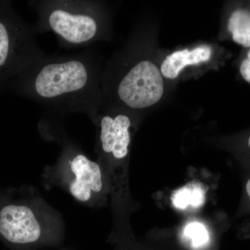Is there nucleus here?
Returning a JSON list of instances; mask_svg holds the SVG:
<instances>
[{
  "label": "nucleus",
  "mask_w": 250,
  "mask_h": 250,
  "mask_svg": "<svg viewBox=\"0 0 250 250\" xmlns=\"http://www.w3.org/2000/svg\"><path fill=\"white\" fill-rule=\"evenodd\" d=\"M240 72L243 79L250 83V50L248 52V57L241 62Z\"/></svg>",
  "instance_id": "nucleus-12"
},
{
  "label": "nucleus",
  "mask_w": 250,
  "mask_h": 250,
  "mask_svg": "<svg viewBox=\"0 0 250 250\" xmlns=\"http://www.w3.org/2000/svg\"><path fill=\"white\" fill-rule=\"evenodd\" d=\"M102 72V58L94 47L45 55L11 81L4 92L34 102L49 119L62 122L82 113L93 121L104 105Z\"/></svg>",
  "instance_id": "nucleus-1"
},
{
  "label": "nucleus",
  "mask_w": 250,
  "mask_h": 250,
  "mask_svg": "<svg viewBox=\"0 0 250 250\" xmlns=\"http://www.w3.org/2000/svg\"><path fill=\"white\" fill-rule=\"evenodd\" d=\"M246 192L247 197H248V199L250 200V179H248V182H246Z\"/></svg>",
  "instance_id": "nucleus-13"
},
{
  "label": "nucleus",
  "mask_w": 250,
  "mask_h": 250,
  "mask_svg": "<svg viewBox=\"0 0 250 250\" xmlns=\"http://www.w3.org/2000/svg\"><path fill=\"white\" fill-rule=\"evenodd\" d=\"M228 29L235 42L250 47V11L236 10L229 19Z\"/></svg>",
  "instance_id": "nucleus-9"
},
{
  "label": "nucleus",
  "mask_w": 250,
  "mask_h": 250,
  "mask_svg": "<svg viewBox=\"0 0 250 250\" xmlns=\"http://www.w3.org/2000/svg\"><path fill=\"white\" fill-rule=\"evenodd\" d=\"M211 55L212 49L207 45L177 51L167 56L162 62L161 75L168 80H174L186 67L208 62Z\"/></svg>",
  "instance_id": "nucleus-8"
},
{
  "label": "nucleus",
  "mask_w": 250,
  "mask_h": 250,
  "mask_svg": "<svg viewBox=\"0 0 250 250\" xmlns=\"http://www.w3.org/2000/svg\"><path fill=\"white\" fill-rule=\"evenodd\" d=\"M248 146H249V147L250 149V136L249 137V139H248Z\"/></svg>",
  "instance_id": "nucleus-15"
},
{
  "label": "nucleus",
  "mask_w": 250,
  "mask_h": 250,
  "mask_svg": "<svg viewBox=\"0 0 250 250\" xmlns=\"http://www.w3.org/2000/svg\"><path fill=\"white\" fill-rule=\"evenodd\" d=\"M39 129L45 139L61 146L55 164L44 169L42 177L45 185L61 188L86 207L95 208L103 205L108 182L98 161L91 160L70 137L62 122L42 118Z\"/></svg>",
  "instance_id": "nucleus-3"
},
{
  "label": "nucleus",
  "mask_w": 250,
  "mask_h": 250,
  "mask_svg": "<svg viewBox=\"0 0 250 250\" xmlns=\"http://www.w3.org/2000/svg\"><path fill=\"white\" fill-rule=\"evenodd\" d=\"M3 193V190H1V189H0V197H1V195H2Z\"/></svg>",
  "instance_id": "nucleus-16"
},
{
  "label": "nucleus",
  "mask_w": 250,
  "mask_h": 250,
  "mask_svg": "<svg viewBox=\"0 0 250 250\" xmlns=\"http://www.w3.org/2000/svg\"><path fill=\"white\" fill-rule=\"evenodd\" d=\"M92 123L96 127L94 151L106 179H116L129 156L132 119L129 113L104 106Z\"/></svg>",
  "instance_id": "nucleus-7"
},
{
  "label": "nucleus",
  "mask_w": 250,
  "mask_h": 250,
  "mask_svg": "<svg viewBox=\"0 0 250 250\" xmlns=\"http://www.w3.org/2000/svg\"><path fill=\"white\" fill-rule=\"evenodd\" d=\"M62 215L34 188L3 191L0 197V241L9 250H43L63 246Z\"/></svg>",
  "instance_id": "nucleus-2"
},
{
  "label": "nucleus",
  "mask_w": 250,
  "mask_h": 250,
  "mask_svg": "<svg viewBox=\"0 0 250 250\" xmlns=\"http://www.w3.org/2000/svg\"><path fill=\"white\" fill-rule=\"evenodd\" d=\"M33 26L14 11L12 1L0 0V93L27 67L45 55Z\"/></svg>",
  "instance_id": "nucleus-5"
},
{
  "label": "nucleus",
  "mask_w": 250,
  "mask_h": 250,
  "mask_svg": "<svg viewBox=\"0 0 250 250\" xmlns=\"http://www.w3.org/2000/svg\"><path fill=\"white\" fill-rule=\"evenodd\" d=\"M205 200V191L197 184H188L174 192L172 196V205L181 210L198 208L203 205Z\"/></svg>",
  "instance_id": "nucleus-10"
},
{
  "label": "nucleus",
  "mask_w": 250,
  "mask_h": 250,
  "mask_svg": "<svg viewBox=\"0 0 250 250\" xmlns=\"http://www.w3.org/2000/svg\"><path fill=\"white\" fill-rule=\"evenodd\" d=\"M184 236L193 250L203 249L210 242L208 230L203 224L199 222L188 224L184 229Z\"/></svg>",
  "instance_id": "nucleus-11"
},
{
  "label": "nucleus",
  "mask_w": 250,
  "mask_h": 250,
  "mask_svg": "<svg viewBox=\"0 0 250 250\" xmlns=\"http://www.w3.org/2000/svg\"><path fill=\"white\" fill-rule=\"evenodd\" d=\"M37 14L36 35L53 33L62 48L88 47L106 41L109 32L106 4L95 0H31Z\"/></svg>",
  "instance_id": "nucleus-4"
},
{
  "label": "nucleus",
  "mask_w": 250,
  "mask_h": 250,
  "mask_svg": "<svg viewBox=\"0 0 250 250\" xmlns=\"http://www.w3.org/2000/svg\"><path fill=\"white\" fill-rule=\"evenodd\" d=\"M72 250L69 249V248H65V247L62 246L61 248H54V249H47V250Z\"/></svg>",
  "instance_id": "nucleus-14"
},
{
  "label": "nucleus",
  "mask_w": 250,
  "mask_h": 250,
  "mask_svg": "<svg viewBox=\"0 0 250 250\" xmlns=\"http://www.w3.org/2000/svg\"><path fill=\"white\" fill-rule=\"evenodd\" d=\"M130 64L116 78L100 83L104 106L141 110L160 101L164 92L161 70L148 59Z\"/></svg>",
  "instance_id": "nucleus-6"
}]
</instances>
